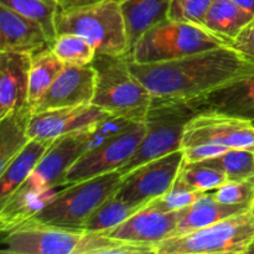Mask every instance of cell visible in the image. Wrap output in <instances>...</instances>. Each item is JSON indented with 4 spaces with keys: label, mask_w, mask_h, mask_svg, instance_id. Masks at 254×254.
Returning a JSON list of instances; mask_svg holds the SVG:
<instances>
[{
    "label": "cell",
    "mask_w": 254,
    "mask_h": 254,
    "mask_svg": "<svg viewBox=\"0 0 254 254\" xmlns=\"http://www.w3.org/2000/svg\"><path fill=\"white\" fill-rule=\"evenodd\" d=\"M96 71L94 106L111 116L131 122L144 121L153 96L129 67V55L98 54L91 64Z\"/></svg>",
    "instance_id": "2"
},
{
    "label": "cell",
    "mask_w": 254,
    "mask_h": 254,
    "mask_svg": "<svg viewBox=\"0 0 254 254\" xmlns=\"http://www.w3.org/2000/svg\"><path fill=\"white\" fill-rule=\"evenodd\" d=\"M213 0H171L169 19L202 26Z\"/></svg>",
    "instance_id": "33"
},
{
    "label": "cell",
    "mask_w": 254,
    "mask_h": 254,
    "mask_svg": "<svg viewBox=\"0 0 254 254\" xmlns=\"http://www.w3.org/2000/svg\"><path fill=\"white\" fill-rule=\"evenodd\" d=\"M179 176L201 192L216 190L228 181L226 174L220 169L205 163H189L185 160L179 171Z\"/></svg>",
    "instance_id": "31"
},
{
    "label": "cell",
    "mask_w": 254,
    "mask_h": 254,
    "mask_svg": "<svg viewBox=\"0 0 254 254\" xmlns=\"http://www.w3.org/2000/svg\"><path fill=\"white\" fill-rule=\"evenodd\" d=\"M254 242V215L250 210L207 227L166 238L155 254H243Z\"/></svg>",
    "instance_id": "6"
},
{
    "label": "cell",
    "mask_w": 254,
    "mask_h": 254,
    "mask_svg": "<svg viewBox=\"0 0 254 254\" xmlns=\"http://www.w3.org/2000/svg\"><path fill=\"white\" fill-rule=\"evenodd\" d=\"M31 55L0 51V118L29 107Z\"/></svg>",
    "instance_id": "17"
},
{
    "label": "cell",
    "mask_w": 254,
    "mask_h": 254,
    "mask_svg": "<svg viewBox=\"0 0 254 254\" xmlns=\"http://www.w3.org/2000/svg\"><path fill=\"white\" fill-rule=\"evenodd\" d=\"M66 64L52 52L51 47L31 55L29 74V104L34 106L50 88Z\"/></svg>",
    "instance_id": "25"
},
{
    "label": "cell",
    "mask_w": 254,
    "mask_h": 254,
    "mask_svg": "<svg viewBox=\"0 0 254 254\" xmlns=\"http://www.w3.org/2000/svg\"><path fill=\"white\" fill-rule=\"evenodd\" d=\"M197 113L190 99L153 97L144 118L145 136L119 174L124 176L141 164L183 149L186 126Z\"/></svg>",
    "instance_id": "3"
},
{
    "label": "cell",
    "mask_w": 254,
    "mask_h": 254,
    "mask_svg": "<svg viewBox=\"0 0 254 254\" xmlns=\"http://www.w3.org/2000/svg\"><path fill=\"white\" fill-rule=\"evenodd\" d=\"M94 126L55 139L29 178L30 180L44 188L56 189L62 186L67 171L83 154L96 145Z\"/></svg>",
    "instance_id": "12"
},
{
    "label": "cell",
    "mask_w": 254,
    "mask_h": 254,
    "mask_svg": "<svg viewBox=\"0 0 254 254\" xmlns=\"http://www.w3.org/2000/svg\"><path fill=\"white\" fill-rule=\"evenodd\" d=\"M84 230L56 227L29 221L2 232L4 254H76Z\"/></svg>",
    "instance_id": "11"
},
{
    "label": "cell",
    "mask_w": 254,
    "mask_h": 254,
    "mask_svg": "<svg viewBox=\"0 0 254 254\" xmlns=\"http://www.w3.org/2000/svg\"><path fill=\"white\" fill-rule=\"evenodd\" d=\"M76 254H155V246L84 231Z\"/></svg>",
    "instance_id": "26"
},
{
    "label": "cell",
    "mask_w": 254,
    "mask_h": 254,
    "mask_svg": "<svg viewBox=\"0 0 254 254\" xmlns=\"http://www.w3.org/2000/svg\"><path fill=\"white\" fill-rule=\"evenodd\" d=\"M57 196L56 189L44 188L27 179L0 205V231L7 232L31 221Z\"/></svg>",
    "instance_id": "18"
},
{
    "label": "cell",
    "mask_w": 254,
    "mask_h": 254,
    "mask_svg": "<svg viewBox=\"0 0 254 254\" xmlns=\"http://www.w3.org/2000/svg\"><path fill=\"white\" fill-rule=\"evenodd\" d=\"M0 4L10 7L39 25L51 45L56 40V16L60 10L59 2L51 0H0Z\"/></svg>",
    "instance_id": "27"
},
{
    "label": "cell",
    "mask_w": 254,
    "mask_h": 254,
    "mask_svg": "<svg viewBox=\"0 0 254 254\" xmlns=\"http://www.w3.org/2000/svg\"><path fill=\"white\" fill-rule=\"evenodd\" d=\"M198 144L254 151V123L220 112H198L186 126L183 149Z\"/></svg>",
    "instance_id": "10"
},
{
    "label": "cell",
    "mask_w": 254,
    "mask_h": 254,
    "mask_svg": "<svg viewBox=\"0 0 254 254\" xmlns=\"http://www.w3.org/2000/svg\"><path fill=\"white\" fill-rule=\"evenodd\" d=\"M101 1H103V0H59V4L61 10H69L81 6H87V5H92Z\"/></svg>",
    "instance_id": "37"
},
{
    "label": "cell",
    "mask_w": 254,
    "mask_h": 254,
    "mask_svg": "<svg viewBox=\"0 0 254 254\" xmlns=\"http://www.w3.org/2000/svg\"><path fill=\"white\" fill-rule=\"evenodd\" d=\"M51 1H56V2H59V0H51ZM60 5V4H59Z\"/></svg>",
    "instance_id": "42"
},
{
    "label": "cell",
    "mask_w": 254,
    "mask_h": 254,
    "mask_svg": "<svg viewBox=\"0 0 254 254\" xmlns=\"http://www.w3.org/2000/svg\"><path fill=\"white\" fill-rule=\"evenodd\" d=\"M250 254H254V242L252 243V246H251L250 248V252H248Z\"/></svg>",
    "instance_id": "39"
},
{
    "label": "cell",
    "mask_w": 254,
    "mask_h": 254,
    "mask_svg": "<svg viewBox=\"0 0 254 254\" xmlns=\"http://www.w3.org/2000/svg\"><path fill=\"white\" fill-rule=\"evenodd\" d=\"M119 171L103 174L87 180L64 185L52 202L31 221L56 227L83 230L92 213L111 197L121 185Z\"/></svg>",
    "instance_id": "7"
},
{
    "label": "cell",
    "mask_w": 254,
    "mask_h": 254,
    "mask_svg": "<svg viewBox=\"0 0 254 254\" xmlns=\"http://www.w3.org/2000/svg\"><path fill=\"white\" fill-rule=\"evenodd\" d=\"M250 181H251V183L253 184V186H254V170H253V174H252V176H251V178H250Z\"/></svg>",
    "instance_id": "40"
},
{
    "label": "cell",
    "mask_w": 254,
    "mask_h": 254,
    "mask_svg": "<svg viewBox=\"0 0 254 254\" xmlns=\"http://www.w3.org/2000/svg\"><path fill=\"white\" fill-rule=\"evenodd\" d=\"M228 45L203 26L166 19L138 40L129 54L135 64H156L181 59Z\"/></svg>",
    "instance_id": "5"
},
{
    "label": "cell",
    "mask_w": 254,
    "mask_h": 254,
    "mask_svg": "<svg viewBox=\"0 0 254 254\" xmlns=\"http://www.w3.org/2000/svg\"><path fill=\"white\" fill-rule=\"evenodd\" d=\"M57 36L74 34L83 37L96 49L97 55H129L126 22L117 0L59 10L56 16Z\"/></svg>",
    "instance_id": "4"
},
{
    "label": "cell",
    "mask_w": 254,
    "mask_h": 254,
    "mask_svg": "<svg viewBox=\"0 0 254 254\" xmlns=\"http://www.w3.org/2000/svg\"><path fill=\"white\" fill-rule=\"evenodd\" d=\"M230 45L246 60L254 64V17L230 42Z\"/></svg>",
    "instance_id": "36"
},
{
    "label": "cell",
    "mask_w": 254,
    "mask_h": 254,
    "mask_svg": "<svg viewBox=\"0 0 254 254\" xmlns=\"http://www.w3.org/2000/svg\"><path fill=\"white\" fill-rule=\"evenodd\" d=\"M185 160L184 150L154 159L122 176L114 195L135 208H141L165 195L175 183Z\"/></svg>",
    "instance_id": "8"
},
{
    "label": "cell",
    "mask_w": 254,
    "mask_h": 254,
    "mask_svg": "<svg viewBox=\"0 0 254 254\" xmlns=\"http://www.w3.org/2000/svg\"><path fill=\"white\" fill-rule=\"evenodd\" d=\"M220 169L228 181L250 180L254 170V151L247 149H230L221 155L200 161Z\"/></svg>",
    "instance_id": "30"
},
{
    "label": "cell",
    "mask_w": 254,
    "mask_h": 254,
    "mask_svg": "<svg viewBox=\"0 0 254 254\" xmlns=\"http://www.w3.org/2000/svg\"><path fill=\"white\" fill-rule=\"evenodd\" d=\"M183 150L184 155H185V161L200 163V161H205L221 155L230 150V148L225 145H217V144H198V145L189 146Z\"/></svg>",
    "instance_id": "35"
},
{
    "label": "cell",
    "mask_w": 254,
    "mask_h": 254,
    "mask_svg": "<svg viewBox=\"0 0 254 254\" xmlns=\"http://www.w3.org/2000/svg\"><path fill=\"white\" fill-rule=\"evenodd\" d=\"M108 116L107 112L93 103L31 112L27 134L30 139L55 140L62 135L94 126Z\"/></svg>",
    "instance_id": "13"
},
{
    "label": "cell",
    "mask_w": 254,
    "mask_h": 254,
    "mask_svg": "<svg viewBox=\"0 0 254 254\" xmlns=\"http://www.w3.org/2000/svg\"><path fill=\"white\" fill-rule=\"evenodd\" d=\"M190 101L197 112H220L254 123V67L210 93Z\"/></svg>",
    "instance_id": "16"
},
{
    "label": "cell",
    "mask_w": 254,
    "mask_h": 254,
    "mask_svg": "<svg viewBox=\"0 0 254 254\" xmlns=\"http://www.w3.org/2000/svg\"><path fill=\"white\" fill-rule=\"evenodd\" d=\"M250 208V206L246 205H225L216 200L213 193L203 192L192 205L186 207L185 213L171 237L207 227L223 218L245 212Z\"/></svg>",
    "instance_id": "22"
},
{
    "label": "cell",
    "mask_w": 254,
    "mask_h": 254,
    "mask_svg": "<svg viewBox=\"0 0 254 254\" xmlns=\"http://www.w3.org/2000/svg\"><path fill=\"white\" fill-rule=\"evenodd\" d=\"M134 76L153 97L193 99L232 81L254 67L231 45L156 64L129 60Z\"/></svg>",
    "instance_id": "1"
},
{
    "label": "cell",
    "mask_w": 254,
    "mask_h": 254,
    "mask_svg": "<svg viewBox=\"0 0 254 254\" xmlns=\"http://www.w3.org/2000/svg\"><path fill=\"white\" fill-rule=\"evenodd\" d=\"M145 133L144 121L135 122L126 130L88 150L67 171L62 186L118 171L135 153Z\"/></svg>",
    "instance_id": "9"
},
{
    "label": "cell",
    "mask_w": 254,
    "mask_h": 254,
    "mask_svg": "<svg viewBox=\"0 0 254 254\" xmlns=\"http://www.w3.org/2000/svg\"><path fill=\"white\" fill-rule=\"evenodd\" d=\"M126 22L129 54L148 30L169 19L171 0H117Z\"/></svg>",
    "instance_id": "20"
},
{
    "label": "cell",
    "mask_w": 254,
    "mask_h": 254,
    "mask_svg": "<svg viewBox=\"0 0 254 254\" xmlns=\"http://www.w3.org/2000/svg\"><path fill=\"white\" fill-rule=\"evenodd\" d=\"M213 196L225 205H252L254 201V186L250 180L227 181L216 189Z\"/></svg>",
    "instance_id": "34"
},
{
    "label": "cell",
    "mask_w": 254,
    "mask_h": 254,
    "mask_svg": "<svg viewBox=\"0 0 254 254\" xmlns=\"http://www.w3.org/2000/svg\"><path fill=\"white\" fill-rule=\"evenodd\" d=\"M250 211H251V212H252L253 215H254V201H253V202H252V205H251V208H250Z\"/></svg>",
    "instance_id": "41"
},
{
    "label": "cell",
    "mask_w": 254,
    "mask_h": 254,
    "mask_svg": "<svg viewBox=\"0 0 254 254\" xmlns=\"http://www.w3.org/2000/svg\"><path fill=\"white\" fill-rule=\"evenodd\" d=\"M54 140L31 139L0 171V205L7 200L36 169Z\"/></svg>",
    "instance_id": "21"
},
{
    "label": "cell",
    "mask_w": 254,
    "mask_h": 254,
    "mask_svg": "<svg viewBox=\"0 0 254 254\" xmlns=\"http://www.w3.org/2000/svg\"><path fill=\"white\" fill-rule=\"evenodd\" d=\"M202 193L203 192L189 185L183 178L178 175L175 183L169 189L168 192L150 203H154L164 211L184 210V208L192 205Z\"/></svg>",
    "instance_id": "32"
},
{
    "label": "cell",
    "mask_w": 254,
    "mask_h": 254,
    "mask_svg": "<svg viewBox=\"0 0 254 254\" xmlns=\"http://www.w3.org/2000/svg\"><path fill=\"white\" fill-rule=\"evenodd\" d=\"M185 210L164 211L154 203H149L123 223L103 233L121 240L155 246L174 235Z\"/></svg>",
    "instance_id": "15"
},
{
    "label": "cell",
    "mask_w": 254,
    "mask_h": 254,
    "mask_svg": "<svg viewBox=\"0 0 254 254\" xmlns=\"http://www.w3.org/2000/svg\"><path fill=\"white\" fill-rule=\"evenodd\" d=\"M138 210L139 208L133 207L113 193L92 213L86 225L83 226V230L91 232H106L113 230L114 227L128 220Z\"/></svg>",
    "instance_id": "28"
},
{
    "label": "cell",
    "mask_w": 254,
    "mask_h": 254,
    "mask_svg": "<svg viewBox=\"0 0 254 254\" xmlns=\"http://www.w3.org/2000/svg\"><path fill=\"white\" fill-rule=\"evenodd\" d=\"M96 91V71L92 66L66 64L46 93L31 106V112L89 104Z\"/></svg>",
    "instance_id": "14"
},
{
    "label": "cell",
    "mask_w": 254,
    "mask_h": 254,
    "mask_svg": "<svg viewBox=\"0 0 254 254\" xmlns=\"http://www.w3.org/2000/svg\"><path fill=\"white\" fill-rule=\"evenodd\" d=\"M232 1L254 16V0H232Z\"/></svg>",
    "instance_id": "38"
},
{
    "label": "cell",
    "mask_w": 254,
    "mask_h": 254,
    "mask_svg": "<svg viewBox=\"0 0 254 254\" xmlns=\"http://www.w3.org/2000/svg\"><path fill=\"white\" fill-rule=\"evenodd\" d=\"M52 52L69 66H91L97 51L87 40L74 34H61L51 46Z\"/></svg>",
    "instance_id": "29"
},
{
    "label": "cell",
    "mask_w": 254,
    "mask_h": 254,
    "mask_svg": "<svg viewBox=\"0 0 254 254\" xmlns=\"http://www.w3.org/2000/svg\"><path fill=\"white\" fill-rule=\"evenodd\" d=\"M253 17L232 0H213L202 26L230 45Z\"/></svg>",
    "instance_id": "23"
},
{
    "label": "cell",
    "mask_w": 254,
    "mask_h": 254,
    "mask_svg": "<svg viewBox=\"0 0 254 254\" xmlns=\"http://www.w3.org/2000/svg\"><path fill=\"white\" fill-rule=\"evenodd\" d=\"M30 117L29 106L0 118V171L31 140L27 134Z\"/></svg>",
    "instance_id": "24"
},
{
    "label": "cell",
    "mask_w": 254,
    "mask_h": 254,
    "mask_svg": "<svg viewBox=\"0 0 254 254\" xmlns=\"http://www.w3.org/2000/svg\"><path fill=\"white\" fill-rule=\"evenodd\" d=\"M51 46L41 27L0 4V51L34 55Z\"/></svg>",
    "instance_id": "19"
}]
</instances>
